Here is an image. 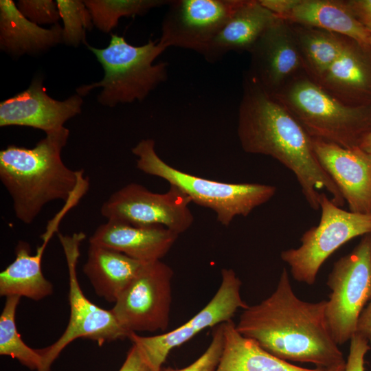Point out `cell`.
Here are the masks:
<instances>
[{
    "mask_svg": "<svg viewBox=\"0 0 371 371\" xmlns=\"http://www.w3.org/2000/svg\"><path fill=\"white\" fill-rule=\"evenodd\" d=\"M238 137L247 153L270 156L295 175L310 207L320 210V190L342 207L339 188L320 166L312 138L290 112L268 94L251 76L245 80L238 118Z\"/></svg>",
    "mask_w": 371,
    "mask_h": 371,
    "instance_id": "6da1fadb",
    "label": "cell"
},
{
    "mask_svg": "<svg viewBox=\"0 0 371 371\" xmlns=\"http://www.w3.org/2000/svg\"><path fill=\"white\" fill-rule=\"evenodd\" d=\"M326 306V300H300L284 268L273 293L245 308L236 328L280 359L326 369L346 363L328 326Z\"/></svg>",
    "mask_w": 371,
    "mask_h": 371,
    "instance_id": "7a4b0ae2",
    "label": "cell"
},
{
    "mask_svg": "<svg viewBox=\"0 0 371 371\" xmlns=\"http://www.w3.org/2000/svg\"><path fill=\"white\" fill-rule=\"evenodd\" d=\"M69 136L63 127L46 134L33 148L9 145L0 151V180L23 223L31 224L49 202L67 201L87 179L82 170H71L62 160Z\"/></svg>",
    "mask_w": 371,
    "mask_h": 371,
    "instance_id": "3957f363",
    "label": "cell"
},
{
    "mask_svg": "<svg viewBox=\"0 0 371 371\" xmlns=\"http://www.w3.org/2000/svg\"><path fill=\"white\" fill-rule=\"evenodd\" d=\"M104 69L103 78L96 82L79 86L76 93L87 95L95 88H102L98 102L114 107L119 104L142 101L168 78V63L154 64L166 48L158 41L135 46L124 36L111 34L108 46L99 49L87 44Z\"/></svg>",
    "mask_w": 371,
    "mask_h": 371,
    "instance_id": "277c9868",
    "label": "cell"
},
{
    "mask_svg": "<svg viewBox=\"0 0 371 371\" xmlns=\"http://www.w3.org/2000/svg\"><path fill=\"white\" fill-rule=\"evenodd\" d=\"M271 96L312 138L352 148L371 131L369 108L346 104L307 77L291 80Z\"/></svg>",
    "mask_w": 371,
    "mask_h": 371,
    "instance_id": "5b68a950",
    "label": "cell"
},
{
    "mask_svg": "<svg viewBox=\"0 0 371 371\" xmlns=\"http://www.w3.org/2000/svg\"><path fill=\"white\" fill-rule=\"evenodd\" d=\"M155 146L153 139H145L132 148L137 168L166 180L186 194L192 202L213 210L223 225H230L236 216H248L276 193V187L272 185L225 183L183 172L162 160Z\"/></svg>",
    "mask_w": 371,
    "mask_h": 371,
    "instance_id": "8992f818",
    "label": "cell"
},
{
    "mask_svg": "<svg viewBox=\"0 0 371 371\" xmlns=\"http://www.w3.org/2000/svg\"><path fill=\"white\" fill-rule=\"evenodd\" d=\"M319 207V224L303 234L300 246L280 254L293 278L308 285L315 283L320 267L338 248L355 237L371 234V214L346 211L324 192Z\"/></svg>",
    "mask_w": 371,
    "mask_h": 371,
    "instance_id": "52a82bcc",
    "label": "cell"
},
{
    "mask_svg": "<svg viewBox=\"0 0 371 371\" xmlns=\"http://www.w3.org/2000/svg\"><path fill=\"white\" fill-rule=\"evenodd\" d=\"M69 273V303L70 316L63 335L51 346L38 349L42 366L38 371H49L51 366L62 350L71 341L87 338L98 343H104L128 338V333L121 326L111 311L91 302L84 295L77 278L76 266L80 257V247L86 238L82 232L63 235L58 232Z\"/></svg>",
    "mask_w": 371,
    "mask_h": 371,
    "instance_id": "ba28073f",
    "label": "cell"
},
{
    "mask_svg": "<svg viewBox=\"0 0 371 371\" xmlns=\"http://www.w3.org/2000/svg\"><path fill=\"white\" fill-rule=\"evenodd\" d=\"M326 284L331 290L326 321L335 341L343 344L356 333L359 318L371 300V234L334 263Z\"/></svg>",
    "mask_w": 371,
    "mask_h": 371,
    "instance_id": "9c48e42d",
    "label": "cell"
},
{
    "mask_svg": "<svg viewBox=\"0 0 371 371\" xmlns=\"http://www.w3.org/2000/svg\"><path fill=\"white\" fill-rule=\"evenodd\" d=\"M173 274L172 269L161 260L143 263L111 309L128 334L167 329Z\"/></svg>",
    "mask_w": 371,
    "mask_h": 371,
    "instance_id": "30bf717a",
    "label": "cell"
},
{
    "mask_svg": "<svg viewBox=\"0 0 371 371\" xmlns=\"http://www.w3.org/2000/svg\"><path fill=\"white\" fill-rule=\"evenodd\" d=\"M189 196L170 186L165 193H155L141 184L128 183L113 192L101 207L107 221L135 226H163L180 234L192 225Z\"/></svg>",
    "mask_w": 371,
    "mask_h": 371,
    "instance_id": "8fae6325",
    "label": "cell"
},
{
    "mask_svg": "<svg viewBox=\"0 0 371 371\" xmlns=\"http://www.w3.org/2000/svg\"><path fill=\"white\" fill-rule=\"evenodd\" d=\"M241 281L232 269L221 270L219 288L210 302L194 316L179 327L154 336H140L135 333L128 338L135 344L153 371H161L170 352L201 331L232 320L238 308L249 306L240 295Z\"/></svg>",
    "mask_w": 371,
    "mask_h": 371,
    "instance_id": "7c38bea8",
    "label": "cell"
},
{
    "mask_svg": "<svg viewBox=\"0 0 371 371\" xmlns=\"http://www.w3.org/2000/svg\"><path fill=\"white\" fill-rule=\"evenodd\" d=\"M243 0H174L161 23L159 43L202 55Z\"/></svg>",
    "mask_w": 371,
    "mask_h": 371,
    "instance_id": "4fadbf2b",
    "label": "cell"
},
{
    "mask_svg": "<svg viewBox=\"0 0 371 371\" xmlns=\"http://www.w3.org/2000/svg\"><path fill=\"white\" fill-rule=\"evenodd\" d=\"M41 76L28 88L0 102V126H28L45 134L63 128L64 124L82 111V98L78 93L56 100L46 92Z\"/></svg>",
    "mask_w": 371,
    "mask_h": 371,
    "instance_id": "5bb4252c",
    "label": "cell"
},
{
    "mask_svg": "<svg viewBox=\"0 0 371 371\" xmlns=\"http://www.w3.org/2000/svg\"><path fill=\"white\" fill-rule=\"evenodd\" d=\"M312 146L320 166L339 188L350 211L371 214V155L359 146L347 148L316 138H312Z\"/></svg>",
    "mask_w": 371,
    "mask_h": 371,
    "instance_id": "9a60e30c",
    "label": "cell"
},
{
    "mask_svg": "<svg viewBox=\"0 0 371 371\" xmlns=\"http://www.w3.org/2000/svg\"><path fill=\"white\" fill-rule=\"evenodd\" d=\"M250 53L249 76L271 95L303 67L291 23L279 17L265 30Z\"/></svg>",
    "mask_w": 371,
    "mask_h": 371,
    "instance_id": "2e32d148",
    "label": "cell"
},
{
    "mask_svg": "<svg viewBox=\"0 0 371 371\" xmlns=\"http://www.w3.org/2000/svg\"><path fill=\"white\" fill-rule=\"evenodd\" d=\"M178 236L163 226L142 227L107 221L95 229L89 242L146 263L161 260Z\"/></svg>",
    "mask_w": 371,
    "mask_h": 371,
    "instance_id": "e0dca14e",
    "label": "cell"
},
{
    "mask_svg": "<svg viewBox=\"0 0 371 371\" xmlns=\"http://www.w3.org/2000/svg\"><path fill=\"white\" fill-rule=\"evenodd\" d=\"M278 18L259 0H243L211 41L203 57L209 63H214L229 52H250L262 34Z\"/></svg>",
    "mask_w": 371,
    "mask_h": 371,
    "instance_id": "ac0fdd59",
    "label": "cell"
},
{
    "mask_svg": "<svg viewBox=\"0 0 371 371\" xmlns=\"http://www.w3.org/2000/svg\"><path fill=\"white\" fill-rule=\"evenodd\" d=\"M63 27L43 28L25 17L12 0L0 1V49L14 58L36 55L62 42Z\"/></svg>",
    "mask_w": 371,
    "mask_h": 371,
    "instance_id": "d6986e66",
    "label": "cell"
},
{
    "mask_svg": "<svg viewBox=\"0 0 371 371\" xmlns=\"http://www.w3.org/2000/svg\"><path fill=\"white\" fill-rule=\"evenodd\" d=\"M282 19L331 32L348 37L363 47H371L370 32L355 16L346 1L296 0Z\"/></svg>",
    "mask_w": 371,
    "mask_h": 371,
    "instance_id": "ffe728a7",
    "label": "cell"
},
{
    "mask_svg": "<svg viewBox=\"0 0 371 371\" xmlns=\"http://www.w3.org/2000/svg\"><path fill=\"white\" fill-rule=\"evenodd\" d=\"M53 233L45 231L42 245L35 255L31 254L29 244L19 241L15 249V259L0 273L1 296L19 295L40 300L51 295L53 286L43 276L42 257Z\"/></svg>",
    "mask_w": 371,
    "mask_h": 371,
    "instance_id": "44dd1931",
    "label": "cell"
},
{
    "mask_svg": "<svg viewBox=\"0 0 371 371\" xmlns=\"http://www.w3.org/2000/svg\"><path fill=\"white\" fill-rule=\"evenodd\" d=\"M143 263L121 252L89 244L83 272L99 297L115 303Z\"/></svg>",
    "mask_w": 371,
    "mask_h": 371,
    "instance_id": "7402d4cb",
    "label": "cell"
},
{
    "mask_svg": "<svg viewBox=\"0 0 371 371\" xmlns=\"http://www.w3.org/2000/svg\"><path fill=\"white\" fill-rule=\"evenodd\" d=\"M224 345L215 371H324L302 368L280 359L241 335L229 320L223 323Z\"/></svg>",
    "mask_w": 371,
    "mask_h": 371,
    "instance_id": "603a6c76",
    "label": "cell"
},
{
    "mask_svg": "<svg viewBox=\"0 0 371 371\" xmlns=\"http://www.w3.org/2000/svg\"><path fill=\"white\" fill-rule=\"evenodd\" d=\"M319 85L341 102L371 88V68L361 50L347 42L344 49L324 74Z\"/></svg>",
    "mask_w": 371,
    "mask_h": 371,
    "instance_id": "cb8c5ba5",
    "label": "cell"
},
{
    "mask_svg": "<svg viewBox=\"0 0 371 371\" xmlns=\"http://www.w3.org/2000/svg\"><path fill=\"white\" fill-rule=\"evenodd\" d=\"M291 25L303 67L318 80L341 54L348 41L343 36L322 29Z\"/></svg>",
    "mask_w": 371,
    "mask_h": 371,
    "instance_id": "d4e9b609",
    "label": "cell"
},
{
    "mask_svg": "<svg viewBox=\"0 0 371 371\" xmlns=\"http://www.w3.org/2000/svg\"><path fill=\"white\" fill-rule=\"evenodd\" d=\"M21 297H6L0 316V355L17 359L29 369L38 371L42 366V357L38 350L32 349L22 340L18 333L15 313Z\"/></svg>",
    "mask_w": 371,
    "mask_h": 371,
    "instance_id": "484cf974",
    "label": "cell"
},
{
    "mask_svg": "<svg viewBox=\"0 0 371 371\" xmlns=\"http://www.w3.org/2000/svg\"><path fill=\"white\" fill-rule=\"evenodd\" d=\"M95 25L104 33L115 28L121 17L142 15L150 10L168 4L164 0H85Z\"/></svg>",
    "mask_w": 371,
    "mask_h": 371,
    "instance_id": "4316f807",
    "label": "cell"
},
{
    "mask_svg": "<svg viewBox=\"0 0 371 371\" xmlns=\"http://www.w3.org/2000/svg\"><path fill=\"white\" fill-rule=\"evenodd\" d=\"M60 19L63 22L62 42L78 47L85 43L86 31L93 26L91 15L83 1L56 0Z\"/></svg>",
    "mask_w": 371,
    "mask_h": 371,
    "instance_id": "83f0119b",
    "label": "cell"
},
{
    "mask_svg": "<svg viewBox=\"0 0 371 371\" xmlns=\"http://www.w3.org/2000/svg\"><path fill=\"white\" fill-rule=\"evenodd\" d=\"M224 345L223 323L216 326L206 350L190 365L181 369L162 368L161 371H215L219 363Z\"/></svg>",
    "mask_w": 371,
    "mask_h": 371,
    "instance_id": "f1b7e54d",
    "label": "cell"
},
{
    "mask_svg": "<svg viewBox=\"0 0 371 371\" xmlns=\"http://www.w3.org/2000/svg\"><path fill=\"white\" fill-rule=\"evenodd\" d=\"M16 6L25 17L38 25H55L60 19L56 1L52 0H20Z\"/></svg>",
    "mask_w": 371,
    "mask_h": 371,
    "instance_id": "f546056e",
    "label": "cell"
},
{
    "mask_svg": "<svg viewBox=\"0 0 371 371\" xmlns=\"http://www.w3.org/2000/svg\"><path fill=\"white\" fill-rule=\"evenodd\" d=\"M370 349L368 339L356 333L350 339L349 355L344 371H365V355Z\"/></svg>",
    "mask_w": 371,
    "mask_h": 371,
    "instance_id": "4dcf8cb0",
    "label": "cell"
},
{
    "mask_svg": "<svg viewBox=\"0 0 371 371\" xmlns=\"http://www.w3.org/2000/svg\"><path fill=\"white\" fill-rule=\"evenodd\" d=\"M119 371H153L139 348L133 344Z\"/></svg>",
    "mask_w": 371,
    "mask_h": 371,
    "instance_id": "1f68e13d",
    "label": "cell"
},
{
    "mask_svg": "<svg viewBox=\"0 0 371 371\" xmlns=\"http://www.w3.org/2000/svg\"><path fill=\"white\" fill-rule=\"evenodd\" d=\"M355 16L371 32V0L346 1Z\"/></svg>",
    "mask_w": 371,
    "mask_h": 371,
    "instance_id": "d6a6232c",
    "label": "cell"
},
{
    "mask_svg": "<svg viewBox=\"0 0 371 371\" xmlns=\"http://www.w3.org/2000/svg\"><path fill=\"white\" fill-rule=\"evenodd\" d=\"M356 333L366 337L371 344V300L359 318Z\"/></svg>",
    "mask_w": 371,
    "mask_h": 371,
    "instance_id": "836d02e7",
    "label": "cell"
},
{
    "mask_svg": "<svg viewBox=\"0 0 371 371\" xmlns=\"http://www.w3.org/2000/svg\"><path fill=\"white\" fill-rule=\"evenodd\" d=\"M359 147L371 155V131L362 139Z\"/></svg>",
    "mask_w": 371,
    "mask_h": 371,
    "instance_id": "e575fe53",
    "label": "cell"
},
{
    "mask_svg": "<svg viewBox=\"0 0 371 371\" xmlns=\"http://www.w3.org/2000/svg\"><path fill=\"white\" fill-rule=\"evenodd\" d=\"M345 366H346V363H342V364H339L337 366L327 368L324 369V371H344Z\"/></svg>",
    "mask_w": 371,
    "mask_h": 371,
    "instance_id": "d590c367",
    "label": "cell"
},
{
    "mask_svg": "<svg viewBox=\"0 0 371 371\" xmlns=\"http://www.w3.org/2000/svg\"><path fill=\"white\" fill-rule=\"evenodd\" d=\"M370 33H371V32H370ZM370 47H371V39H370Z\"/></svg>",
    "mask_w": 371,
    "mask_h": 371,
    "instance_id": "8d00e7d4",
    "label": "cell"
}]
</instances>
